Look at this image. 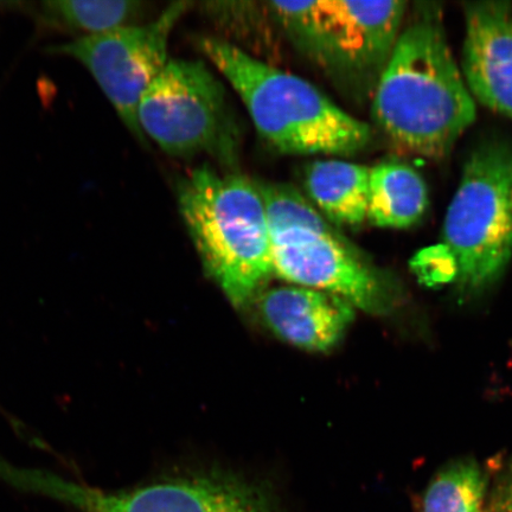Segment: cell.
I'll return each mask as SVG.
<instances>
[{"instance_id":"obj_1","label":"cell","mask_w":512,"mask_h":512,"mask_svg":"<svg viewBox=\"0 0 512 512\" xmlns=\"http://www.w3.org/2000/svg\"><path fill=\"white\" fill-rule=\"evenodd\" d=\"M443 19L437 3L413 5L371 96L376 126L395 144L433 159L448 155L477 117Z\"/></svg>"},{"instance_id":"obj_2","label":"cell","mask_w":512,"mask_h":512,"mask_svg":"<svg viewBox=\"0 0 512 512\" xmlns=\"http://www.w3.org/2000/svg\"><path fill=\"white\" fill-rule=\"evenodd\" d=\"M200 48L245 105L256 131L293 156H355L371 128L342 110L311 82L261 61L236 44L204 37Z\"/></svg>"},{"instance_id":"obj_3","label":"cell","mask_w":512,"mask_h":512,"mask_svg":"<svg viewBox=\"0 0 512 512\" xmlns=\"http://www.w3.org/2000/svg\"><path fill=\"white\" fill-rule=\"evenodd\" d=\"M177 202L210 277L230 303L251 302L273 275L270 224L259 183L202 165L178 182Z\"/></svg>"},{"instance_id":"obj_4","label":"cell","mask_w":512,"mask_h":512,"mask_svg":"<svg viewBox=\"0 0 512 512\" xmlns=\"http://www.w3.org/2000/svg\"><path fill=\"white\" fill-rule=\"evenodd\" d=\"M258 183L270 224L273 275L373 315L394 309L398 291L389 275L370 264L309 198L290 184Z\"/></svg>"},{"instance_id":"obj_5","label":"cell","mask_w":512,"mask_h":512,"mask_svg":"<svg viewBox=\"0 0 512 512\" xmlns=\"http://www.w3.org/2000/svg\"><path fill=\"white\" fill-rule=\"evenodd\" d=\"M268 14L302 51L357 100L373 96L407 15V2H268Z\"/></svg>"},{"instance_id":"obj_6","label":"cell","mask_w":512,"mask_h":512,"mask_svg":"<svg viewBox=\"0 0 512 512\" xmlns=\"http://www.w3.org/2000/svg\"><path fill=\"white\" fill-rule=\"evenodd\" d=\"M443 240L462 290H483L501 277L512 258V146L484 143L467 158Z\"/></svg>"},{"instance_id":"obj_7","label":"cell","mask_w":512,"mask_h":512,"mask_svg":"<svg viewBox=\"0 0 512 512\" xmlns=\"http://www.w3.org/2000/svg\"><path fill=\"white\" fill-rule=\"evenodd\" d=\"M138 123L171 157L238 162V121L226 88L203 61L170 59L140 100Z\"/></svg>"},{"instance_id":"obj_8","label":"cell","mask_w":512,"mask_h":512,"mask_svg":"<svg viewBox=\"0 0 512 512\" xmlns=\"http://www.w3.org/2000/svg\"><path fill=\"white\" fill-rule=\"evenodd\" d=\"M0 479L18 489L73 505L82 512H272L258 491L226 478L172 479L108 492L5 460L0 463Z\"/></svg>"},{"instance_id":"obj_9","label":"cell","mask_w":512,"mask_h":512,"mask_svg":"<svg viewBox=\"0 0 512 512\" xmlns=\"http://www.w3.org/2000/svg\"><path fill=\"white\" fill-rule=\"evenodd\" d=\"M189 8L188 2L172 3L150 23L80 37L51 47L50 51L82 63L98 82L127 130L146 146L147 139L138 123L140 100L170 61L172 31Z\"/></svg>"},{"instance_id":"obj_10","label":"cell","mask_w":512,"mask_h":512,"mask_svg":"<svg viewBox=\"0 0 512 512\" xmlns=\"http://www.w3.org/2000/svg\"><path fill=\"white\" fill-rule=\"evenodd\" d=\"M462 72L473 99L512 120V6L464 4Z\"/></svg>"},{"instance_id":"obj_11","label":"cell","mask_w":512,"mask_h":512,"mask_svg":"<svg viewBox=\"0 0 512 512\" xmlns=\"http://www.w3.org/2000/svg\"><path fill=\"white\" fill-rule=\"evenodd\" d=\"M259 309L275 335L309 351L334 348L355 318V307L347 300L296 285L262 293Z\"/></svg>"},{"instance_id":"obj_12","label":"cell","mask_w":512,"mask_h":512,"mask_svg":"<svg viewBox=\"0 0 512 512\" xmlns=\"http://www.w3.org/2000/svg\"><path fill=\"white\" fill-rule=\"evenodd\" d=\"M306 197L335 227L367 221L370 168L341 158L320 159L305 169Z\"/></svg>"},{"instance_id":"obj_13","label":"cell","mask_w":512,"mask_h":512,"mask_svg":"<svg viewBox=\"0 0 512 512\" xmlns=\"http://www.w3.org/2000/svg\"><path fill=\"white\" fill-rule=\"evenodd\" d=\"M427 206L424 179L408 165L389 162L370 168V224L379 228H408L421 219Z\"/></svg>"},{"instance_id":"obj_14","label":"cell","mask_w":512,"mask_h":512,"mask_svg":"<svg viewBox=\"0 0 512 512\" xmlns=\"http://www.w3.org/2000/svg\"><path fill=\"white\" fill-rule=\"evenodd\" d=\"M143 3L132 0H94V2H42L31 9L49 28L80 32L83 37L104 34L133 25L142 14Z\"/></svg>"},{"instance_id":"obj_15","label":"cell","mask_w":512,"mask_h":512,"mask_svg":"<svg viewBox=\"0 0 512 512\" xmlns=\"http://www.w3.org/2000/svg\"><path fill=\"white\" fill-rule=\"evenodd\" d=\"M485 478L472 460L441 470L428 486L422 512H484Z\"/></svg>"},{"instance_id":"obj_16","label":"cell","mask_w":512,"mask_h":512,"mask_svg":"<svg viewBox=\"0 0 512 512\" xmlns=\"http://www.w3.org/2000/svg\"><path fill=\"white\" fill-rule=\"evenodd\" d=\"M492 512H512V463L495 490Z\"/></svg>"}]
</instances>
